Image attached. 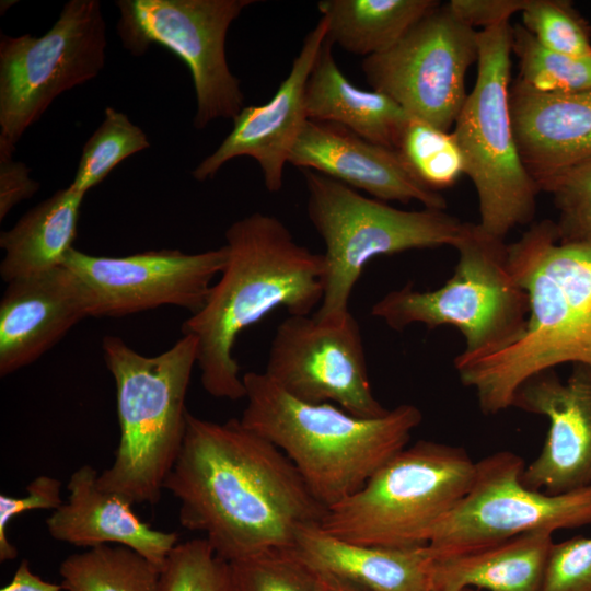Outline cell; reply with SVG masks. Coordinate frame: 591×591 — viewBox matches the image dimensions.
<instances>
[{"instance_id": "7", "label": "cell", "mask_w": 591, "mask_h": 591, "mask_svg": "<svg viewBox=\"0 0 591 591\" xmlns=\"http://www.w3.org/2000/svg\"><path fill=\"white\" fill-rule=\"evenodd\" d=\"M301 171L308 217L325 244L324 294L312 315L322 324L341 325L351 315L352 289L374 257L454 246L460 237L464 222L445 210L397 209L315 171Z\"/></svg>"}, {"instance_id": "42", "label": "cell", "mask_w": 591, "mask_h": 591, "mask_svg": "<svg viewBox=\"0 0 591 591\" xmlns=\"http://www.w3.org/2000/svg\"><path fill=\"white\" fill-rule=\"evenodd\" d=\"M462 591H482V590H477V589H474V588H466V589H464Z\"/></svg>"}, {"instance_id": "3", "label": "cell", "mask_w": 591, "mask_h": 591, "mask_svg": "<svg viewBox=\"0 0 591 591\" xmlns=\"http://www.w3.org/2000/svg\"><path fill=\"white\" fill-rule=\"evenodd\" d=\"M227 263L202 308L185 320L197 340L201 385L213 397L245 398L233 349L239 335L279 308L311 315L324 294L323 254L299 244L277 217L254 212L225 231Z\"/></svg>"}, {"instance_id": "1", "label": "cell", "mask_w": 591, "mask_h": 591, "mask_svg": "<svg viewBox=\"0 0 591 591\" xmlns=\"http://www.w3.org/2000/svg\"><path fill=\"white\" fill-rule=\"evenodd\" d=\"M164 489L179 501L181 525L204 532L229 563L293 548L298 530L326 513L287 455L236 418L219 424L188 412Z\"/></svg>"}, {"instance_id": "43", "label": "cell", "mask_w": 591, "mask_h": 591, "mask_svg": "<svg viewBox=\"0 0 591 591\" xmlns=\"http://www.w3.org/2000/svg\"><path fill=\"white\" fill-rule=\"evenodd\" d=\"M428 591H438V590L431 587Z\"/></svg>"}, {"instance_id": "33", "label": "cell", "mask_w": 591, "mask_h": 591, "mask_svg": "<svg viewBox=\"0 0 591 591\" xmlns=\"http://www.w3.org/2000/svg\"><path fill=\"white\" fill-rule=\"evenodd\" d=\"M522 25L546 49L569 56L591 55L586 23L561 0H528Z\"/></svg>"}, {"instance_id": "27", "label": "cell", "mask_w": 591, "mask_h": 591, "mask_svg": "<svg viewBox=\"0 0 591 591\" xmlns=\"http://www.w3.org/2000/svg\"><path fill=\"white\" fill-rule=\"evenodd\" d=\"M66 591H158L160 568L129 547L101 545L59 567Z\"/></svg>"}, {"instance_id": "26", "label": "cell", "mask_w": 591, "mask_h": 591, "mask_svg": "<svg viewBox=\"0 0 591 591\" xmlns=\"http://www.w3.org/2000/svg\"><path fill=\"white\" fill-rule=\"evenodd\" d=\"M436 0H321L317 9L327 22V38L343 49L366 57L393 47Z\"/></svg>"}, {"instance_id": "4", "label": "cell", "mask_w": 591, "mask_h": 591, "mask_svg": "<svg viewBox=\"0 0 591 591\" xmlns=\"http://www.w3.org/2000/svg\"><path fill=\"white\" fill-rule=\"evenodd\" d=\"M246 405L240 422L280 449L327 510L358 491L407 447L421 410L402 404L362 418L331 404L294 398L264 372L243 374Z\"/></svg>"}, {"instance_id": "30", "label": "cell", "mask_w": 591, "mask_h": 591, "mask_svg": "<svg viewBox=\"0 0 591 591\" xmlns=\"http://www.w3.org/2000/svg\"><path fill=\"white\" fill-rule=\"evenodd\" d=\"M149 146L148 137L139 126L123 112L107 106L101 125L83 146L74 178L69 186L85 195L120 162Z\"/></svg>"}, {"instance_id": "19", "label": "cell", "mask_w": 591, "mask_h": 591, "mask_svg": "<svg viewBox=\"0 0 591 591\" xmlns=\"http://www.w3.org/2000/svg\"><path fill=\"white\" fill-rule=\"evenodd\" d=\"M89 316L88 289L63 265L8 282L0 301V375L32 364Z\"/></svg>"}, {"instance_id": "13", "label": "cell", "mask_w": 591, "mask_h": 591, "mask_svg": "<svg viewBox=\"0 0 591 591\" xmlns=\"http://www.w3.org/2000/svg\"><path fill=\"white\" fill-rule=\"evenodd\" d=\"M478 32L439 4L389 50L366 57L361 68L373 90L410 117L449 131L465 103V78L478 59Z\"/></svg>"}, {"instance_id": "2", "label": "cell", "mask_w": 591, "mask_h": 591, "mask_svg": "<svg viewBox=\"0 0 591 591\" xmlns=\"http://www.w3.org/2000/svg\"><path fill=\"white\" fill-rule=\"evenodd\" d=\"M507 262L529 298L525 327L496 351L453 360L485 415L512 407L518 389L537 373L568 362L591 371V244L561 242L556 222L545 219L507 245Z\"/></svg>"}, {"instance_id": "22", "label": "cell", "mask_w": 591, "mask_h": 591, "mask_svg": "<svg viewBox=\"0 0 591 591\" xmlns=\"http://www.w3.org/2000/svg\"><path fill=\"white\" fill-rule=\"evenodd\" d=\"M293 551L314 570L362 591H428L432 587L427 546L396 549L354 544L313 523L298 530Z\"/></svg>"}, {"instance_id": "11", "label": "cell", "mask_w": 591, "mask_h": 591, "mask_svg": "<svg viewBox=\"0 0 591 591\" xmlns=\"http://www.w3.org/2000/svg\"><path fill=\"white\" fill-rule=\"evenodd\" d=\"M253 0H119L117 34L135 56L160 45L187 66L195 88L194 127L234 118L244 107L239 79L230 71L225 38L231 23Z\"/></svg>"}, {"instance_id": "39", "label": "cell", "mask_w": 591, "mask_h": 591, "mask_svg": "<svg viewBox=\"0 0 591 591\" xmlns=\"http://www.w3.org/2000/svg\"><path fill=\"white\" fill-rule=\"evenodd\" d=\"M556 222L561 242L591 244V204L559 210Z\"/></svg>"}, {"instance_id": "15", "label": "cell", "mask_w": 591, "mask_h": 591, "mask_svg": "<svg viewBox=\"0 0 591 591\" xmlns=\"http://www.w3.org/2000/svg\"><path fill=\"white\" fill-rule=\"evenodd\" d=\"M221 246L195 254L150 250L127 256H96L77 248L63 266L88 289L93 317H121L163 305L199 311L227 263Z\"/></svg>"}, {"instance_id": "38", "label": "cell", "mask_w": 591, "mask_h": 591, "mask_svg": "<svg viewBox=\"0 0 591 591\" xmlns=\"http://www.w3.org/2000/svg\"><path fill=\"white\" fill-rule=\"evenodd\" d=\"M25 163L13 160V152L0 149V220L19 202L31 198L40 184L30 176Z\"/></svg>"}, {"instance_id": "9", "label": "cell", "mask_w": 591, "mask_h": 591, "mask_svg": "<svg viewBox=\"0 0 591 591\" xmlns=\"http://www.w3.org/2000/svg\"><path fill=\"white\" fill-rule=\"evenodd\" d=\"M513 26L509 22L478 32L474 88L454 123L453 134L478 199V224L505 240L532 223L540 193L515 142L510 112Z\"/></svg>"}, {"instance_id": "21", "label": "cell", "mask_w": 591, "mask_h": 591, "mask_svg": "<svg viewBox=\"0 0 591 591\" xmlns=\"http://www.w3.org/2000/svg\"><path fill=\"white\" fill-rule=\"evenodd\" d=\"M99 475L91 465H83L71 474L67 502L46 520L48 533L56 541L79 547L116 543L161 569L178 543L177 533L154 530L142 522L132 511L130 501L97 486Z\"/></svg>"}, {"instance_id": "34", "label": "cell", "mask_w": 591, "mask_h": 591, "mask_svg": "<svg viewBox=\"0 0 591 591\" xmlns=\"http://www.w3.org/2000/svg\"><path fill=\"white\" fill-rule=\"evenodd\" d=\"M540 591H591V537L552 544Z\"/></svg>"}, {"instance_id": "18", "label": "cell", "mask_w": 591, "mask_h": 591, "mask_svg": "<svg viewBox=\"0 0 591 591\" xmlns=\"http://www.w3.org/2000/svg\"><path fill=\"white\" fill-rule=\"evenodd\" d=\"M288 163L312 170L382 201L420 202L445 210L448 202L425 186L397 150L373 143L333 123L306 119Z\"/></svg>"}, {"instance_id": "23", "label": "cell", "mask_w": 591, "mask_h": 591, "mask_svg": "<svg viewBox=\"0 0 591 591\" xmlns=\"http://www.w3.org/2000/svg\"><path fill=\"white\" fill-rule=\"evenodd\" d=\"M306 118L340 125L356 135L397 150L409 115L391 97L354 85L340 71L326 37L304 92Z\"/></svg>"}, {"instance_id": "14", "label": "cell", "mask_w": 591, "mask_h": 591, "mask_svg": "<svg viewBox=\"0 0 591 591\" xmlns=\"http://www.w3.org/2000/svg\"><path fill=\"white\" fill-rule=\"evenodd\" d=\"M264 373L297 399L331 403L362 418L389 409L373 395L358 321L341 325L312 315H288L276 328Z\"/></svg>"}, {"instance_id": "41", "label": "cell", "mask_w": 591, "mask_h": 591, "mask_svg": "<svg viewBox=\"0 0 591 591\" xmlns=\"http://www.w3.org/2000/svg\"><path fill=\"white\" fill-rule=\"evenodd\" d=\"M316 572L318 575V591H362L328 573Z\"/></svg>"}, {"instance_id": "29", "label": "cell", "mask_w": 591, "mask_h": 591, "mask_svg": "<svg viewBox=\"0 0 591 591\" xmlns=\"http://www.w3.org/2000/svg\"><path fill=\"white\" fill-rule=\"evenodd\" d=\"M512 53L518 81L542 93H571L591 89V55L569 56L546 49L522 24L513 26Z\"/></svg>"}, {"instance_id": "12", "label": "cell", "mask_w": 591, "mask_h": 591, "mask_svg": "<svg viewBox=\"0 0 591 591\" xmlns=\"http://www.w3.org/2000/svg\"><path fill=\"white\" fill-rule=\"evenodd\" d=\"M524 461L510 451L475 464L472 484L430 535L431 557L449 556L532 531L555 532L591 525V486L548 495L522 482Z\"/></svg>"}, {"instance_id": "10", "label": "cell", "mask_w": 591, "mask_h": 591, "mask_svg": "<svg viewBox=\"0 0 591 591\" xmlns=\"http://www.w3.org/2000/svg\"><path fill=\"white\" fill-rule=\"evenodd\" d=\"M106 26L97 0L68 1L43 36L0 39V149L15 143L61 93L105 63Z\"/></svg>"}, {"instance_id": "25", "label": "cell", "mask_w": 591, "mask_h": 591, "mask_svg": "<svg viewBox=\"0 0 591 591\" xmlns=\"http://www.w3.org/2000/svg\"><path fill=\"white\" fill-rule=\"evenodd\" d=\"M84 194L70 186L57 190L0 234L5 282L62 266L73 248Z\"/></svg>"}, {"instance_id": "24", "label": "cell", "mask_w": 591, "mask_h": 591, "mask_svg": "<svg viewBox=\"0 0 591 591\" xmlns=\"http://www.w3.org/2000/svg\"><path fill=\"white\" fill-rule=\"evenodd\" d=\"M553 543V532L540 530L465 553L431 557V586L438 591H540Z\"/></svg>"}, {"instance_id": "17", "label": "cell", "mask_w": 591, "mask_h": 591, "mask_svg": "<svg viewBox=\"0 0 591 591\" xmlns=\"http://www.w3.org/2000/svg\"><path fill=\"white\" fill-rule=\"evenodd\" d=\"M327 37L321 16L304 37L291 69L265 104L244 106L233 118V128L220 146L192 172L196 181L212 178L221 166L237 157L253 158L259 165L268 192L282 187L290 151L305 123L304 92L317 54Z\"/></svg>"}, {"instance_id": "40", "label": "cell", "mask_w": 591, "mask_h": 591, "mask_svg": "<svg viewBox=\"0 0 591 591\" xmlns=\"http://www.w3.org/2000/svg\"><path fill=\"white\" fill-rule=\"evenodd\" d=\"M61 584L44 581L39 576L35 575L26 559H23L12 580L1 588L0 591H61Z\"/></svg>"}, {"instance_id": "28", "label": "cell", "mask_w": 591, "mask_h": 591, "mask_svg": "<svg viewBox=\"0 0 591 591\" xmlns=\"http://www.w3.org/2000/svg\"><path fill=\"white\" fill-rule=\"evenodd\" d=\"M397 151L416 177L433 192L451 187L465 174L464 155L454 134L421 119L409 116Z\"/></svg>"}, {"instance_id": "16", "label": "cell", "mask_w": 591, "mask_h": 591, "mask_svg": "<svg viewBox=\"0 0 591 591\" xmlns=\"http://www.w3.org/2000/svg\"><path fill=\"white\" fill-rule=\"evenodd\" d=\"M512 407L544 416L548 430L538 455L522 472L523 484L548 495L591 486V371L575 364L561 380L554 370L528 379Z\"/></svg>"}, {"instance_id": "8", "label": "cell", "mask_w": 591, "mask_h": 591, "mask_svg": "<svg viewBox=\"0 0 591 591\" xmlns=\"http://www.w3.org/2000/svg\"><path fill=\"white\" fill-rule=\"evenodd\" d=\"M507 245L478 223L464 222L453 246L459 260L452 276L432 291L412 285L392 290L372 305L371 315L398 332L413 324L452 325L465 339L464 356L509 345L525 327L530 305L508 267Z\"/></svg>"}, {"instance_id": "20", "label": "cell", "mask_w": 591, "mask_h": 591, "mask_svg": "<svg viewBox=\"0 0 591 591\" xmlns=\"http://www.w3.org/2000/svg\"><path fill=\"white\" fill-rule=\"evenodd\" d=\"M510 112L520 157L536 184L591 158V89L551 94L515 80Z\"/></svg>"}, {"instance_id": "37", "label": "cell", "mask_w": 591, "mask_h": 591, "mask_svg": "<svg viewBox=\"0 0 591 591\" xmlns=\"http://www.w3.org/2000/svg\"><path fill=\"white\" fill-rule=\"evenodd\" d=\"M526 3L528 0H451L448 7L465 25L485 30L509 22Z\"/></svg>"}, {"instance_id": "31", "label": "cell", "mask_w": 591, "mask_h": 591, "mask_svg": "<svg viewBox=\"0 0 591 591\" xmlns=\"http://www.w3.org/2000/svg\"><path fill=\"white\" fill-rule=\"evenodd\" d=\"M158 591H233L230 563L206 537L177 543L160 569Z\"/></svg>"}, {"instance_id": "32", "label": "cell", "mask_w": 591, "mask_h": 591, "mask_svg": "<svg viewBox=\"0 0 591 591\" xmlns=\"http://www.w3.org/2000/svg\"><path fill=\"white\" fill-rule=\"evenodd\" d=\"M233 591H318V575L293 548L230 563Z\"/></svg>"}, {"instance_id": "6", "label": "cell", "mask_w": 591, "mask_h": 591, "mask_svg": "<svg viewBox=\"0 0 591 591\" xmlns=\"http://www.w3.org/2000/svg\"><path fill=\"white\" fill-rule=\"evenodd\" d=\"M476 462L462 447L420 440L404 448L320 522L354 544L396 549L428 545L434 526L467 493Z\"/></svg>"}, {"instance_id": "35", "label": "cell", "mask_w": 591, "mask_h": 591, "mask_svg": "<svg viewBox=\"0 0 591 591\" xmlns=\"http://www.w3.org/2000/svg\"><path fill=\"white\" fill-rule=\"evenodd\" d=\"M27 495L22 498L0 495V561L12 560L18 556L16 547L10 543L7 533L11 520L23 512L35 509L57 510L62 506L61 482L50 476H38L26 487Z\"/></svg>"}, {"instance_id": "5", "label": "cell", "mask_w": 591, "mask_h": 591, "mask_svg": "<svg viewBox=\"0 0 591 591\" xmlns=\"http://www.w3.org/2000/svg\"><path fill=\"white\" fill-rule=\"evenodd\" d=\"M102 351L116 386L119 442L97 486L132 505H155L183 447L197 340L183 335L164 352L144 356L107 335Z\"/></svg>"}, {"instance_id": "36", "label": "cell", "mask_w": 591, "mask_h": 591, "mask_svg": "<svg viewBox=\"0 0 591 591\" xmlns=\"http://www.w3.org/2000/svg\"><path fill=\"white\" fill-rule=\"evenodd\" d=\"M559 210L591 204V158L537 183Z\"/></svg>"}]
</instances>
